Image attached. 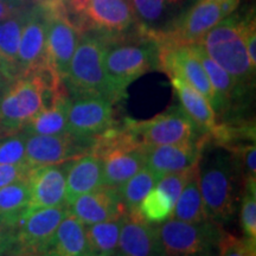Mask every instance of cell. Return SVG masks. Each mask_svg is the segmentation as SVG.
<instances>
[{
  "label": "cell",
  "mask_w": 256,
  "mask_h": 256,
  "mask_svg": "<svg viewBox=\"0 0 256 256\" xmlns=\"http://www.w3.org/2000/svg\"><path fill=\"white\" fill-rule=\"evenodd\" d=\"M66 208L70 215L83 226L104 222L126 214L118 188L106 185L81 194Z\"/></svg>",
  "instance_id": "obj_18"
},
{
  "label": "cell",
  "mask_w": 256,
  "mask_h": 256,
  "mask_svg": "<svg viewBox=\"0 0 256 256\" xmlns=\"http://www.w3.org/2000/svg\"><path fill=\"white\" fill-rule=\"evenodd\" d=\"M104 185V165L101 159L87 153L70 160L66 168V206H68L83 194Z\"/></svg>",
  "instance_id": "obj_23"
},
{
  "label": "cell",
  "mask_w": 256,
  "mask_h": 256,
  "mask_svg": "<svg viewBox=\"0 0 256 256\" xmlns=\"http://www.w3.org/2000/svg\"><path fill=\"white\" fill-rule=\"evenodd\" d=\"M196 170L197 166H194V168L184 170V171L172 172V174H164L162 177L159 178V180L156 182L154 188L162 191V194H165L170 202L174 206V203L177 202L182 190L188 184V182L190 180V178L194 174Z\"/></svg>",
  "instance_id": "obj_35"
},
{
  "label": "cell",
  "mask_w": 256,
  "mask_h": 256,
  "mask_svg": "<svg viewBox=\"0 0 256 256\" xmlns=\"http://www.w3.org/2000/svg\"><path fill=\"white\" fill-rule=\"evenodd\" d=\"M8 2H12V4L19 5V6H26L25 5V0H8Z\"/></svg>",
  "instance_id": "obj_43"
},
{
  "label": "cell",
  "mask_w": 256,
  "mask_h": 256,
  "mask_svg": "<svg viewBox=\"0 0 256 256\" xmlns=\"http://www.w3.org/2000/svg\"><path fill=\"white\" fill-rule=\"evenodd\" d=\"M209 136L206 134L202 139L194 142L171 144L150 147L146 150V166L151 171L162 177L172 172L184 171L194 168L200 158L202 150Z\"/></svg>",
  "instance_id": "obj_20"
},
{
  "label": "cell",
  "mask_w": 256,
  "mask_h": 256,
  "mask_svg": "<svg viewBox=\"0 0 256 256\" xmlns=\"http://www.w3.org/2000/svg\"><path fill=\"white\" fill-rule=\"evenodd\" d=\"M122 126L145 148L194 142L206 136L180 106H171L168 110L148 120L126 118Z\"/></svg>",
  "instance_id": "obj_8"
},
{
  "label": "cell",
  "mask_w": 256,
  "mask_h": 256,
  "mask_svg": "<svg viewBox=\"0 0 256 256\" xmlns=\"http://www.w3.org/2000/svg\"><path fill=\"white\" fill-rule=\"evenodd\" d=\"M191 0H130L142 30L154 37L165 31Z\"/></svg>",
  "instance_id": "obj_22"
},
{
  "label": "cell",
  "mask_w": 256,
  "mask_h": 256,
  "mask_svg": "<svg viewBox=\"0 0 256 256\" xmlns=\"http://www.w3.org/2000/svg\"><path fill=\"white\" fill-rule=\"evenodd\" d=\"M14 226L0 217V255L12 256Z\"/></svg>",
  "instance_id": "obj_39"
},
{
  "label": "cell",
  "mask_w": 256,
  "mask_h": 256,
  "mask_svg": "<svg viewBox=\"0 0 256 256\" xmlns=\"http://www.w3.org/2000/svg\"><path fill=\"white\" fill-rule=\"evenodd\" d=\"M240 220L244 238L256 244V179L243 180Z\"/></svg>",
  "instance_id": "obj_33"
},
{
  "label": "cell",
  "mask_w": 256,
  "mask_h": 256,
  "mask_svg": "<svg viewBox=\"0 0 256 256\" xmlns=\"http://www.w3.org/2000/svg\"><path fill=\"white\" fill-rule=\"evenodd\" d=\"M171 218L186 223H200L209 220L202 200L197 170L179 194L172 210Z\"/></svg>",
  "instance_id": "obj_28"
},
{
  "label": "cell",
  "mask_w": 256,
  "mask_h": 256,
  "mask_svg": "<svg viewBox=\"0 0 256 256\" xmlns=\"http://www.w3.org/2000/svg\"><path fill=\"white\" fill-rule=\"evenodd\" d=\"M25 8H26V6H19L12 4L8 0H0V22L19 14V12L23 11Z\"/></svg>",
  "instance_id": "obj_40"
},
{
  "label": "cell",
  "mask_w": 256,
  "mask_h": 256,
  "mask_svg": "<svg viewBox=\"0 0 256 256\" xmlns=\"http://www.w3.org/2000/svg\"><path fill=\"white\" fill-rule=\"evenodd\" d=\"M46 26L48 11L44 4H34L22 31L17 60L18 76L34 70L46 63Z\"/></svg>",
  "instance_id": "obj_16"
},
{
  "label": "cell",
  "mask_w": 256,
  "mask_h": 256,
  "mask_svg": "<svg viewBox=\"0 0 256 256\" xmlns=\"http://www.w3.org/2000/svg\"><path fill=\"white\" fill-rule=\"evenodd\" d=\"M159 70L170 76H178L197 89L212 107L215 92L206 70L191 44H159Z\"/></svg>",
  "instance_id": "obj_15"
},
{
  "label": "cell",
  "mask_w": 256,
  "mask_h": 256,
  "mask_svg": "<svg viewBox=\"0 0 256 256\" xmlns=\"http://www.w3.org/2000/svg\"><path fill=\"white\" fill-rule=\"evenodd\" d=\"M92 154L104 165V185L119 188L146 165V150L122 124L110 128L95 139Z\"/></svg>",
  "instance_id": "obj_7"
},
{
  "label": "cell",
  "mask_w": 256,
  "mask_h": 256,
  "mask_svg": "<svg viewBox=\"0 0 256 256\" xmlns=\"http://www.w3.org/2000/svg\"><path fill=\"white\" fill-rule=\"evenodd\" d=\"M68 162L32 168L28 177L30 188L28 210L66 206Z\"/></svg>",
  "instance_id": "obj_17"
},
{
  "label": "cell",
  "mask_w": 256,
  "mask_h": 256,
  "mask_svg": "<svg viewBox=\"0 0 256 256\" xmlns=\"http://www.w3.org/2000/svg\"><path fill=\"white\" fill-rule=\"evenodd\" d=\"M94 256H121L119 254V252H112V254H104V255H94Z\"/></svg>",
  "instance_id": "obj_44"
},
{
  "label": "cell",
  "mask_w": 256,
  "mask_h": 256,
  "mask_svg": "<svg viewBox=\"0 0 256 256\" xmlns=\"http://www.w3.org/2000/svg\"><path fill=\"white\" fill-rule=\"evenodd\" d=\"M106 42L92 34H82L76 46L68 72L63 78L70 98L101 96L119 104L104 64Z\"/></svg>",
  "instance_id": "obj_6"
},
{
  "label": "cell",
  "mask_w": 256,
  "mask_h": 256,
  "mask_svg": "<svg viewBox=\"0 0 256 256\" xmlns=\"http://www.w3.org/2000/svg\"><path fill=\"white\" fill-rule=\"evenodd\" d=\"M70 96L68 92L62 94L55 102L40 110L25 124L23 132L26 134H40V136H57L68 133V110Z\"/></svg>",
  "instance_id": "obj_26"
},
{
  "label": "cell",
  "mask_w": 256,
  "mask_h": 256,
  "mask_svg": "<svg viewBox=\"0 0 256 256\" xmlns=\"http://www.w3.org/2000/svg\"><path fill=\"white\" fill-rule=\"evenodd\" d=\"M66 92L63 80L49 62L12 80L0 101V136L23 132L32 118Z\"/></svg>",
  "instance_id": "obj_2"
},
{
  "label": "cell",
  "mask_w": 256,
  "mask_h": 256,
  "mask_svg": "<svg viewBox=\"0 0 256 256\" xmlns=\"http://www.w3.org/2000/svg\"><path fill=\"white\" fill-rule=\"evenodd\" d=\"M72 23L82 34L110 42L140 30L130 0H60Z\"/></svg>",
  "instance_id": "obj_4"
},
{
  "label": "cell",
  "mask_w": 256,
  "mask_h": 256,
  "mask_svg": "<svg viewBox=\"0 0 256 256\" xmlns=\"http://www.w3.org/2000/svg\"><path fill=\"white\" fill-rule=\"evenodd\" d=\"M48 2H57V0H48Z\"/></svg>",
  "instance_id": "obj_48"
},
{
  "label": "cell",
  "mask_w": 256,
  "mask_h": 256,
  "mask_svg": "<svg viewBox=\"0 0 256 256\" xmlns=\"http://www.w3.org/2000/svg\"><path fill=\"white\" fill-rule=\"evenodd\" d=\"M114 104L101 96L70 98L68 133L75 136L96 139L116 126Z\"/></svg>",
  "instance_id": "obj_14"
},
{
  "label": "cell",
  "mask_w": 256,
  "mask_h": 256,
  "mask_svg": "<svg viewBox=\"0 0 256 256\" xmlns=\"http://www.w3.org/2000/svg\"><path fill=\"white\" fill-rule=\"evenodd\" d=\"M10 83V81H8L5 78H2V75H0V101H2V96L4 94L6 87H8V84Z\"/></svg>",
  "instance_id": "obj_42"
},
{
  "label": "cell",
  "mask_w": 256,
  "mask_h": 256,
  "mask_svg": "<svg viewBox=\"0 0 256 256\" xmlns=\"http://www.w3.org/2000/svg\"><path fill=\"white\" fill-rule=\"evenodd\" d=\"M118 249L121 256H168L158 226L130 214L124 215Z\"/></svg>",
  "instance_id": "obj_21"
},
{
  "label": "cell",
  "mask_w": 256,
  "mask_h": 256,
  "mask_svg": "<svg viewBox=\"0 0 256 256\" xmlns=\"http://www.w3.org/2000/svg\"><path fill=\"white\" fill-rule=\"evenodd\" d=\"M95 139L70 133L57 136L26 134V164L31 168L63 164L92 152Z\"/></svg>",
  "instance_id": "obj_13"
},
{
  "label": "cell",
  "mask_w": 256,
  "mask_h": 256,
  "mask_svg": "<svg viewBox=\"0 0 256 256\" xmlns=\"http://www.w3.org/2000/svg\"><path fill=\"white\" fill-rule=\"evenodd\" d=\"M158 180V176L145 165L133 177L128 179L126 183L118 188L124 212L139 216L138 209H139L140 203L144 197L156 186Z\"/></svg>",
  "instance_id": "obj_29"
},
{
  "label": "cell",
  "mask_w": 256,
  "mask_h": 256,
  "mask_svg": "<svg viewBox=\"0 0 256 256\" xmlns=\"http://www.w3.org/2000/svg\"><path fill=\"white\" fill-rule=\"evenodd\" d=\"M218 256H256V244L224 232Z\"/></svg>",
  "instance_id": "obj_37"
},
{
  "label": "cell",
  "mask_w": 256,
  "mask_h": 256,
  "mask_svg": "<svg viewBox=\"0 0 256 256\" xmlns=\"http://www.w3.org/2000/svg\"><path fill=\"white\" fill-rule=\"evenodd\" d=\"M124 215L104 222L84 226L86 238H87L90 256L112 254L118 252Z\"/></svg>",
  "instance_id": "obj_27"
},
{
  "label": "cell",
  "mask_w": 256,
  "mask_h": 256,
  "mask_svg": "<svg viewBox=\"0 0 256 256\" xmlns=\"http://www.w3.org/2000/svg\"><path fill=\"white\" fill-rule=\"evenodd\" d=\"M104 64L120 101L127 88L146 72L159 69V44L142 28L126 37L106 42Z\"/></svg>",
  "instance_id": "obj_3"
},
{
  "label": "cell",
  "mask_w": 256,
  "mask_h": 256,
  "mask_svg": "<svg viewBox=\"0 0 256 256\" xmlns=\"http://www.w3.org/2000/svg\"><path fill=\"white\" fill-rule=\"evenodd\" d=\"M0 164H26V133L0 136Z\"/></svg>",
  "instance_id": "obj_34"
},
{
  "label": "cell",
  "mask_w": 256,
  "mask_h": 256,
  "mask_svg": "<svg viewBox=\"0 0 256 256\" xmlns=\"http://www.w3.org/2000/svg\"><path fill=\"white\" fill-rule=\"evenodd\" d=\"M0 256H2V255H0Z\"/></svg>",
  "instance_id": "obj_49"
},
{
  "label": "cell",
  "mask_w": 256,
  "mask_h": 256,
  "mask_svg": "<svg viewBox=\"0 0 256 256\" xmlns=\"http://www.w3.org/2000/svg\"><path fill=\"white\" fill-rule=\"evenodd\" d=\"M180 107L203 133L209 136L217 126V118L209 101L197 89L178 76H170Z\"/></svg>",
  "instance_id": "obj_24"
},
{
  "label": "cell",
  "mask_w": 256,
  "mask_h": 256,
  "mask_svg": "<svg viewBox=\"0 0 256 256\" xmlns=\"http://www.w3.org/2000/svg\"><path fill=\"white\" fill-rule=\"evenodd\" d=\"M243 11L236 10L214 26L198 42L206 54L226 70L240 87L250 92L255 84V70L249 60L242 34Z\"/></svg>",
  "instance_id": "obj_5"
},
{
  "label": "cell",
  "mask_w": 256,
  "mask_h": 256,
  "mask_svg": "<svg viewBox=\"0 0 256 256\" xmlns=\"http://www.w3.org/2000/svg\"><path fill=\"white\" fill-rule=\"evenodd\" d=\"M242 0H200L191 4L174 19V23L153 38L158 44H194L204 34L232 14Z\"/></svg>",
  "instance_id": "obj_9"
},
{
  "label": "cell",
  "mask_w": 256,
  "mask_h": 256,
  "mask_svg": "<svg viewBox=\"0 0 256 256\" xmlns=\"http://www.w3.org/2000/svg\"><path fill=\"white\" fill-rule=\"evenodd\" d=\"M0 75L10 82L16 78H18L17 69H16L11 63L8 62L2 55H0Z\"/></svg>",
  "instance_id": "obj_41"
},
{
  "label": "cell",
  "mask_w": 256,
  "mask_h": 256,
  "mask_svg": "<svg viewBox=\"0 0 256 256\" xmlns=\"http://www.w3.org/2000/svg\"><path fill=\"white\" fill-rule=\"evenodd\" d=\"M172 210L174 204L170 202L168 196L158 188H153L144 197L138 209V214L145 222L156 226L171 218Z\"/></svg>",
  "instance_id": "obj_32"
},
{
  "label": "cell",
  "mask_w": 256,
  "mask_h": 256,
  "mask_svg": "<svg viewBox=\"0 0 256 256\" xmlns=\"http://www.w3.org/2000/svg\"><path fill=\"white\" fill-rule=\"evenodd\" d=\"M31 2H34V4H42V2H46L48 0H31Z\"/></svg>",
  "instance_id": "obj_45"
},
{
  "label": "cell",
  "mask_w": 256,
  "mask_h": 256,
  "mask_svg": "<svg viewBox=\"0 0 256 256\" xmlns=\"http://www.w3.org/2000/svg\"><path fill=\"white\" fill-rule=\"evenodd\" d=\"M191 46L200 58L215 92L212 110L216 118L226 116L232 113L236 104L243 102L249 92L240 87L232 76L211 58L200 43L191 44Z\"/></svg>",
  "instance_id": "obj_19"
},
{
  "label": "cell",
  "mask_w": 256,
  "mask_h": 256,
  "mask_svg": "<svg viewBox=\"0 0 256 256\" xmlns=\"http://www.w3.org/2000/svg\"><path fill=\"white\" fill-rule=\"evenodd\" d=\"M197 172L208 220L220 226L232 223L238 212L243 178L238 160L232 152L208 138L198 160Z\"/></svg>",
  "instance_id": "obj_1"
},
{
  "label": "cell",
  "mask_w": 256,
  "mask_h": 256,
  "mask_svg": "<svg viewBox=\"0 0 256 256\" xmlns=\"http://www.w3.org/2000/svg\"><path fill=\"white\" fill-rule=\"evenodd\" d=\"M30 188L28 179L18 180L0 188V217L11 226H16L18 220L28 210Z\"/></svg>",
  "instance_id": "obj_30"
},
{
  "label": "cell",
  "mask_w": 256,
  "mask_h": 256,
  "mask_svg": "<svg viewBox=\"0 0 256 256\" xmlns=\"http://www.w3.org/2000/svg\"><path fill=\"white\" fill-rule=\"evenodd\" d=\"M232 152L236 160H238V168L244 179H256V146L255 142H241L236 145L224 147Z\"/></svg>",
  "instance_id": "obj_36"
},
{
  "label": "cell",
  "mask_w": 256,
  "mask_h": 256,
  "mask_svg": "<svg viewBox=\"0 0 256 256\" xmlns=\"http://www.w3.org/2000/svg\"><path fill=\"white\" fill-rule=\"evenodd\" d=\"M48 11L46 58L60 78H66L81 32L70 20L60 0L42 2Z\"/></svg>",
  "instance_id": "obj_12"
},
{
  "label": "cell",
  "mask_w": 256,
  "mask_h": 256,
  "mask_svg": "<svg viewBox=\"0 0 256 256\" xmlns=\"http://www.w3.org/2000/svg\"><path fill=\"white\" fill-rule=\"evenodd\" d=\"M66 215V206L28 211L14 226L12 256L43 255L49 249L57 228Z\"/></svg>",
  "instance_id": "obj_11"
},
{
  "label": "cell",
  "mask_w": 256,
  "mask_h": 256,
  "mask_svg": "<svg viewBox=\"0 0 256 256\" xmlns=\"http://www.w3.org/2000/svg\"><path fill=\"white\" fill-rule=\"evenodd\" d=\"M43 256H90L84 226L68 212Z\"/></svg>",
  "instance_id": "obj_25"
},
{
  "label": "cell",
  "mask_w": 256,
  "mask_h": 256,
  "mask_svg": "<svg viewBox=\"0 0 256 256\" xmlns=\"http://www.w3.org/2000/svg\"><path fill=\"white\" fill-rule=\"evenodd\" d=\"M31 168H32L28 164H0V188L14 183V182L28 179Z\"/></svg>",
  "instance_id": "obj_38"
},
{
  "label": "cell",
  "mask_w": 256,
  "mask_h": 256,
  "mask_svg": "<svg viewBox=\"0 0 256 256\" xmlns=\"http://www.w3.org/2000/svg\"><path fill=\"white\" fill-rule=\"evenodd\" d=\"M19 256H43V255H37V254H26V255H19Z\"/></svg>",
  "instance_id": "obj_46"
},
{
  "label": "cell",
  "mask_w": 256,
  "mask_h": 256,
  "mask_svg": "<svg viewBox=\"0 0 256 256\" xmlns=\"http://www.w3.org/2000/svg\"><path fill=\"white\" fill-rule=\"evenodd\" d=\"M168 256H218L224 230L212 220L186 223L170 218L158 226Z\"/></svg>",
  "instance_id": "obj_10"
},
{
  "label": "cell",
  "mask_w": 256,
  "mask_h": 256,
  "mask_svg": "<svg viewBox=\"0 0 256 256\" xmlns=\"http://www.w3.org/2000/svg\"><path fill=\"white\" fill-rule=\"evenodd\" d=\"M28 10L30 8H26L19 14L0 22V55L16 69H17L16 60H17L22 31L26 22Z\"/></svg>",
  "instance_id": "obj_31"
},
{
  "label": "cell",
  "mask_w": 256,
  "mask_h": 256,
  "mask_svg": "<svg viewBox=\"0 0 256 256\" xmlns=\"http://www.w3.org/2000/svg\"><path fill=\"white\" fill-rule=\"evenodd\" d=\"M200 2V0H191V2H190V5H191V4H194V2ZM190 5H188V6H190Z\"/></svg>",
  "instance_id": "obj_47"
}]
</instances>
